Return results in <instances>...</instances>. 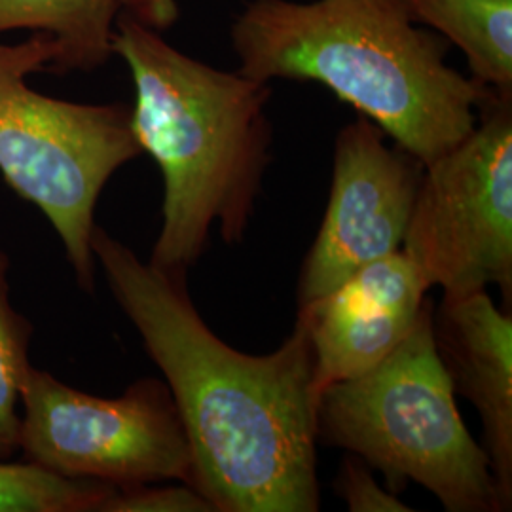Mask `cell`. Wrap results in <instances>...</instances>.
<instances>
[{"instance_id": "cell-1", "label": "cell", "mask_w": 512, "mask_h": 512, "mask_svg": "<svg viewBox=\"0 0 512 512\" xmlns=\"http://www.w3.org/2000/svg\"><path fill=\"white\" fill-rule=\"evenodd\" d=\"M95 264L164 372L192 452L188 486L215 512L319 511L315 355L296 319L268 355L222 342L186 274L143 262L95 224Z\"/></svg>"}, {"instance_id": "cell-2", "label": "cell", "mask_w": 512, "mask_h": 512, "mask_svg": "<svg viewBox=\"0 0 512 512\" xmlns=\"http://www.w3.org/2000/svg\"><path fill=\"white\" fill-rule=\"evenodd\" d=\"M230 42L239 73L323 84L423 165L473 131L490 90L448 65L450 44L401 0H249Z\"/></svg>"}, {"instance_id": "cell-3", "label": "cell", "mask_w": 512, "mask_h": 512, "mask_svg": "<svg viewBox=\"0 0 512 512\" xmlns=\"http://www.w3.org/2000/svg\"><path fill=\"white\" fill-rule=\"evenodd\" d=\"M112 50L135 86L133 135L164 177V222L150 262L186 274L215 224L228 245L249 228L272 160V86L183 54L122 10Z\"/></svg>"}, {"instance_id": "cell-4", "label": "cell", "mask_w": 512, "mask_h": 512, "mask_svg": "<svg viewBox=\"0 0 512 512\" xmlns=\"http://www.w3.org/2000/svg\"><path fill=\"white\" fill-rule=\"evenodd\" d=\"M433 302L384 361L321 389L317 439L382 471L393 490L414 480L450 512H503L486 450L459 414L440 361Z\"/></svg>"}, {"instance_id": "cell-5", "label": "cell", "mask_w": 512, "mask_h": 512, "mask_svg": "<svg viewBox=\"0 0 512 512\" xmlns=\"http://www.w3.org/2000/svg\"><path fill=\"white\" fill-rule=\"evenodd\" d=\"M54 57L46 33L0 44V173L52 222L80 287L93 293L97 200L143 150L124 105L71 103L27 86V76L50 69Z\"/></svg>"}, {"instance_id": "cell-6", "label": "cell", "mask_w": 512, "mask_h": 512, "mask_svg": "<svg viewBox=\"0 0 512 512\" xmlns=\"http://www.w3.org/2000/svg\"><path fill=\"white\" fill-rule=\"evenodd\" d=\"M444 296L501 289L512 298V92L488 90L473 131L423 165L403 239Z\"/></svg>"}, {"instance_id": "cell-7", "label": "cell", "mask_w": 512, "mask_h": 512, "mask_svg": "<svg viewBox=\"0 0 512 512\" xmlns=\"http://www.w3.org/2000/svg\"><path fill=\"white\" fill-rule=\"evenodd\" d=\"M19 450L55 475L116 488L190 482L192 452L169 387L139 380L105 399L31 368L21 393Z\"/></svg>"}, {"instance_id": "cell-8", "label": "cell", "mask_w": 512, "mask_h": 512, "mask_svg": "<svg viewBox=\"0 0 512 512\" xmlns=\"http://www.w3.org/2000/svg\"><path fill=\"white\" fill-rule=\"evenodd\" d=\"M423 164L359 114L334 141L329 205L304 260L298 306L332 293L368 262L403 247Z\"/></svg>"}, {"instance_id": "cell-9", "label": "cell", "mask_w": 512, "mask_h": 512, "mask_svg": "<svg viewBox=\"0 0 512 512\" xmlns=\"http://www.w3.org/2000/svg\"><path fill=\"white\" fill-rule=\"evenodd\" d=\"M429 289L418 266L399 249L300 306L298 321L310 334L319 393L384 361L414 329Z\"/></svg>"}, {"instance_id": "cell-10", "label": "cell", "mask_w": 512, "mask_h": 512, "mask_svg": "<svg viewBox=\"0 0 512 512\" xmlns=\"http://www.w3.org/2000/svg\"><path fill=\"white\" fill-rule=\"evenodd\" d=\"M440 361L454 389L480 414L503 509L512 505V315L488 291L444 296L433 310Z\"/></svg>"}, {"instance_id": "cell-11", "label": "cell", "mask_w": 512, "mask_h": 512, "mask_svg": "<svg viewBox=\"0 0 512 512\" xmlns=\"http://www.w3.org/2000/svg\"><path fill=\"white\" fill-rule=\"evenodd\" d=\"M120 0H0V35L27 29L50 35L55 57L48 71H93L114 55Z\"/></svg>"}, {"instance_id": "cell-12", "label": "cell", "mask_w": 512, "mask_h": 512, "mask_svg": "<svg viewBox=\"0 0 512 512\" xmlns=\"http://www.w3.org/2000/svg\"><path fill=\"white\" fill-rule=\"evenodd\" d=\"M412 21L465 55L471 78L512 92V0H401Z\"/></svg>"}, {"instance_id": "cell-13", "label": "cell", "mask_w": 512, "mask_h": 512, "mask_svg": "<svg viewBox=\"0 0 512 512\" xmlns=\"http://www.w3.org/2000/svg\"><path fill=\"white\" fill-rule=\"evenodd\" d=\"M116 486L67 478L31 461H0V512H101Z\"/></svg>"}, {"instance_id": "cell-14", "label": "cell", "mask_w": 512, "mask_h": 512, "mask_svg": "<svg viewBox=\"0 0 512 512\" xmlns=\"http://www.w3.org/2000/svg\"><path fill=\"white\" fill-rule=\"evenodd\" d=\"M8 268L10 260L0 251V461L14 458L19 450L21 393L33 368L29 363L33 327L10 304Z\"/></svg>"}, {"instance_id": "cell-15", "label": "cell", "mask_w": 512, "mask_h": 512, "mask_svg": "<svg viewBox=\"0 0 512 512\" xmlns=\"http://www.w3.org/2000/svg\"><path fill=\"white\" fill-rule=\"evenodd\" d=\"M103 512H215L213 505L192 486L116 488Z\"/></svg>"}, {"instance_id": "cell-16", "label": "cell", "mask_w": 512, "mask_h": 512, "mask_svg": "<svg viewBox=\"0 0 512 512\" xmlns=\"http://www.w3.org/2000/svg\"><path fill=\"white\" fill-rule=\"evenodd\" d=\"M336 494L344 499L351 512H410L397 495L384 490L365 463L359 459L348 458L342 463V469L334 482Z\"/></svg>"}, {"instance_id": "cell-17", "label": "cell", "mask_w": 512, "mask_h": 512, "mask_svg": "<svg viewBox=\"0 0 512 512\" xmlns=\"http://www.w3.org/2000/svg\"><path fill=\"white\" fill-rule=\"evenodd\" d=\"M122 12L164 33L179 18L177 0H120Z\"/></svg>"}]
</instances>
